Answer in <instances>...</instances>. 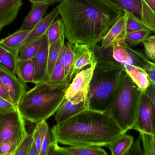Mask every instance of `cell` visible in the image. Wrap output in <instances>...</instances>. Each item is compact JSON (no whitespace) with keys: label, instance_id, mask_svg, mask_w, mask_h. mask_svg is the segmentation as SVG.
<instances>
[{"label":"cell","instance_id":"6da1fadb","mask_svg":"<svg viewBox=\"0 0 155 155\" xmlns=\"http://www.w3.org/2000/svg\"><path fill=\"white\" fill-rule=\"evenodd\" d=\"M56 8L68 42L94 49L124 13L105 0H62Z\"/></svg>","mask_w":155,"mask_h":155},{"label":"cell","instance_id":"7a4b0ae2","mask_svg":"<svg viewBox=\"0 0 155 155\" xmlns=\"http://www.w3.org/2000/svg\"><path fill=\"white\" fill-rule=\"evenodd\" d=\"M51 131L57 143L97 147H108L115 138L124 133L109 114L89 108L56 124Z\"/></svg>","mask_w":155,"mask_h":155},{"label":"cell","instance_id":"3957f363","mask_svg":"<svg viewBox=\"0 0 155 155\" xmlns=\"http://www.w3.org/2000/svg\"><path fill=\"white\" fill-rule=\"evenodd\" d=\"M71 83L53 84L46 81L35 84L26 91L17 105L24 119L37 124L54 115L65 99V92Z\"/></svg>","mask_w":155,"mask_h":155},{"label":"cell","instance_id":"277c9868","mask_svg":"<svg viewBox=\"0 0 155 155\" xmlns=\"http://www.w3.org/2000/svg\"><path fill=\"white\" fill-rule=\"evenodd\" d=\"M96 59L88 86L87 108L108 113L126 71L123 66L111 59L99 56Z\"/></svg>","mask_w":155,"mask_h":155},{"label":"cell","instance_id":"5b68a950","mask_svg":"<svg viewBox=\"0 0 155 155\" xmlns=\"http://www.w3.org/2000/svg\"><path fill=\"white\" fill-rule=\"evenodd\" d=\"M141 93L126 72L107 113L124 133L134 128Z\"/></svg>","mask_w":155,"mask_h":155},{"label":"cell","instance_id":"8992f818","mask_svg":"<svg viewBox=\"0 0 155 155\" xmlns=\"http://www.w3.org/2000/svg\"><path fill=\"white\" fill-rule=\"evenodd\" d=\"M27 133L25 120L18 108L12 112H0V145L5 143L20 145Z\"/></svg>","mask_w":155,"mask_h":155},{"label":"cell","instance_id":"52a82bcc","mask_svg":"<svg viewBox=\"0 0 155 155\" xmlns=\"http://www.w3.org/2000/svg\"><path fill=\"white\" fill-rule=\"evenodd\" d=\"M134 130L155 135V106L145 92L140 95Z\"/></svg>","mask_w":155,"mask_h":155},{"label":"cell","instance_id":"ba28073f","mask_svg":"<svg viewBox=\"0 0 155 155\" xmlns=\"http://www.w3.org/2000/svg\"><path fill=\"white\" fill-rule=\"evenodd\" d=\"M110 48L109 55L105 58L111 59L122 66L132 65L143 68L147 59L143 53L133 50L126 44L115 45Z\"/></svg>","mask_w":155,"mask_h":155},{"label":"cell","instance_id":"9c48e42d","mask_svg":"<svg viewBox=\"0 0 155 155\" xmlns=\"http://www.w3.org/2000/svg\"><path fill=\"white\" fill-rule=\"evenodd\" d=\"M88 89L80 92L71 98L65 99L54 114L56 124H60L71 116L87 108Z\"/></svg>","mask_w":155,"mask_h":155},{"label":"cell","instance_id":"30bf717a","mask_svg":"<svg viewBox=\"0 0 155 155\" xmlns=\"http://www.w3.org/2000/svg\"><path fill=\"white\" fill-rule=\"evenodd\" d=\"M73 65L70 75L71 81L75 75L85 67L90 66L97 62L94 48L87 45L74 44Z\"/></svg>","mask_w":155,"mask_h":155},{"label":"cell","instance_id":"8fae6325","mask_svg":"<svg viewBox=\"0 0 155 155\" xmlns=\"http://www.w3.org/2000/svg\"><path fill=\"white\" fill-rule=\"evenodd\" d=\"M49 48V42L45 35L42 38L39 51L32 59L35 68L34 83L36 84L47 80Z\"/></svg>","mask_w":155,"mask_h":155},{"label":"cell","instance_id":"7c38bea8","mask_svg":"<svg viewBox=\"0 0 155 155\" xmlns=\"http://www.w3.org/2000/svg\"><path fill=\"white\" fill-rule=\"evenodd\" d=\"M0 78L12 99L13 103L17 106L20 100L26 92L27 85L17 77L0 67Z\"/></svg>","mask_w":155,"mask_h":155},{"label":"cell","instance_id":"4fadbf2b","mask_svg":"<svg viewBox=\"0 0 155 155\" xmlns=\"http://www.w3.org/2000/svg\"><path fill=\"white\" fill-rule=\"evenodd\" d=\"M127 15L125 13L117 20L102 41L101 48L107 49L117 44H125Z\"/></svg>","mask_w":155,"mask_h":155},{"label":"cell","instance_id":"5bb4252c","mask_svg":"<svg viewBox=\"0 0 155 155\" xmlns=\"http://www.w3.org/2000/svg\"><path fill=\"white\" fill-rule=\"evenodd\" d=\"M96 64L83 69L74 76L65 92V99H70L80 92L88 89Z\"/></svg>","mask_w":155,"mask_h":155},{"label":"cell","instance_id":"9a60e30c","mask_svg":"<svg viewBox=\"0 0 155 155\" xmlns=\"http://www.w3.org/2000/svg\"><path fill=\"white\" fill-rule=\"evenodd\" d=\"M53 151L51 154L65 155H107V153L101 147H97L70 146L61 147L58 143L53 141L49 153Z\"/></svg>","mask_w":155,"mask_h":155},{"label":"cell","instance_id":"2e32d148","mask_svg":"<svg viewBox=\"0 0 155 155\" xmlns=\"http://www.w3.org/2000/svg\"><path fill=\"white\" fill-rule=\"evenodd\" d=\"M59 15L58 9L54 8L52 11L43 18L29 33L22 44V46L27 45L40 39L45 35L50 25L55 21Z\"/></svg>","mask_w":155,"mask_h":155},{"label":"cell","instance_id":"e0dca14e","mask_svg":"<svg viewBox=\"0 0 155 155\" xmlns=\"http://www.w3.org/2000/svg\"><path fill=\"white\" fill-rule=\"evenodd\" d=\"M114 6L124 12L132 15L142 22L143 1L142 0H105Z\"/></svg>","mask_w":155,"mask_h":155},{"label":"cell","instance_id":"ac0fdd59","mask_svg":"<svg viewBox=\"0 0 155 155\" xmlns=\"http://www.w3.org/2000/svg\"><path fill=\"white\" fill-rule=\"evenodd\" d=\"M50 5L45 4L32 5L31 9L25 17L21 30H31L43 19Z\"/></svg>","mask_w":155,"mask_h":155},{"label":"cell","instance_id":"d6986e66","mask_svg":"<svg viewBox=\"0 0 155 155\" xmlns=\"http://www.w3.org/2000/svg\"><path fill=\"white\" fill-rule=\"evenodd\" d=\"M123 66L138 89L141 92H145L151 83L143 68L132 65H124Z\"/></svg>","mask_w":155,"mask_h":155},{"label":"cell","instance_id":"ffe728a7","mask_svg":"<svg viewBox=\"0 0 155 155\" xmlns=\"http://www.w3.org/2000/svg\"><path fill=\"white\" fill-rule=\"evenodd\" d=\"M22 5H15L9 0H0V29L13 22Z\"/></svg>","mask_w":155,"mask_h":155},{"label":"cell","instance_id":"44dd1931","mask_svg":"<svg viewBox=\"0 0 155 155\" xmlns=\"http://www.w3.org/2000/svg\"><path fill=\"white\" fill-rule=\"evenodd\" d=\"M134 142V136L126 133L115 138L107 147L112 155H128Z\"/></svg>","mask_w":155,"mask_h":155},{"label":"cell","instance_id":"7402d4cb","mask_svg":"<svg viewBox=\"0 0 155 155\" xmlns=\"http://www.w3.org/2000/svg\"><path fill=\"white\" fill-rule=\"evenodd\" d=\"M31 30L19 29L12 34L0 41V45L5 49L17 54L21 47L22 44Z\"/></svg>","mask_w":155,"mask_h":155},{"label":"cell","instance_id":"603a6c76","mask_svg":"<svg viewBox=\"0 0 155 155\" xmlns=\"http://www.w3.org/2000/svg\"><path fill=\"white\" fill-rule=\"evenodd\" d=\"M16 74L21 81L26 84L33 83L35 75V68L32 59L17 61Z\"/></svg>","mask_w":155,"mask_h":155},{"label":"cell","instance_id":"cb8c5ba5","mask_svg":"<svg viewBox=\"0 0 155 155\" xmlns=\"http://www.w3.org/2000/svg\"><path fill=\"white\" fill-rule=\"evenodd\" d=\"M65 37V31H64L56 42L49 45L47 79L51 76L53 70L56 63L58 62L61 51L62 49L63 46L65 44H64Z\"/></svg>","mask_w":155,"mask_h":155},{"label":"cell","instance_id":"d4e9b609","mask_svg":"<svg viewBox=\"0 0 155 155\" xmlns=\"http://www.w3.org/2000/svg\"><path fill=\"white\" fill-rule=\"evenodd\" d=\"M17 55L0 45V67L13 75L16 76Z\"/></svg>","mask_w":155,"mask_h":155},{"label":"cell","instance_id":"484cf974","mask_svg":"<svg viewBox=\"0 0 155 155\" xmlns=\"http://www.w3.org/2000/svg\"><path fill=\"white\" fill-rule=\"evenodd\" d=\"M74 49L73 44L68 42L63 46L61 51L59 60L64 67L65 74V80L70 82V75L73 65Z\"/></svg>","mask_w":155,"mask_h":155},{"label":"cell","instance_id":"4316f807","mask_svg":"<svg viewBox=\"0 0 155 155\" xmlns=\"http://www.w3.org/2000/svg\"><path fill=\"white\" fill-rule=\"evenodd\" d=\"M143 1V22L155 33V0Z\"/></svg>","mask_w":155,"mask_h":155},{"label":"cell","instance_id":"83f0119b","mask_svg":"<svg viewBox=\"0 0 155 155\" xmlns=\"http://www.w3.org/2000/svg\"><path fill=\"white\" fill-rule=\"evenodd\" d=\"M41 140V149L40 155H48L52 141L51 140L49 126L46 121L36 124Z\"/></svg>","mask_w":155,"mask_h":155},{"label":"cell","instance_id":"f1b7e54d","mask_svg":"<svg viewBox=\"0 0 155 155\" xmlns=\"http://www.w3.org/2000/svg\"><path fill=\"white\" fill-rule=\"evenodd\" d=\"M42 38H40L33 42L21 46L17 52V59L27 60L32 59L39 51L41 42Z\"/></svg>","mask_w":155,"mask_h":155},{"label":"cell","instance_id":"f546056e","mask_svg":"<svg viewBox=\"0 0 155 155\" xmlns=\"http://www.w3.org/2000/svg\"><path fill=\"white\" fill-rule=\"evenodd\" d=\"M65 31L64 26L61 19H57L50 25L45 33L49 45L56 42Z\"/></svg>","mask_w":155,"mask_h":155},{"label":"cell","instance_id":"4dcf8cb0","mask_svg":"<svg viewBox=\"0 0 155 155\" xmlns=\"http://www.w3.org/2000/svg\"><path fill=\"white\" fill-rule=\"evenodd\" d=\"M151 32L150 30H143L127 34L125 39L126 43L130 47L137 46L147 39Z\"/></svg>","mask_w":155,"mask_h":155},{"label":"cell","instance_id":"1f68e13d","mask_svg":"<svg viewBox=\"0 0 155 155\" xmlns=\"http://www.w3.org/2000/svg\"><path fill=\"white\" fill-rule=\"evenodd\" d=\"M125 13L127 15L126 31V33H131L134 32L143 30H150L143 22L130 14Z\"/></svg>","mask_w":155,"mask_h":155},{"label":"cell","instance_id":"d6a6232c","mask_svg":"<svg viewBox=\"0 0 155 155\" xmlns=\"http://www.w3.org/2000/svg\"><path fill=\"white\" fill-rule=\"evenodd\" d=\"M144 155H155V135L140 133Z\"/></svg>","mask_w":155,"mask_h":155},{"label":"cell","instance_id":"836d02e7","mask_svg":"<svg viewBox=\"0 0 155 155\" xmlns=\"http://www.w3.org/2000/svg\"><path fill=\"white\" fill-rule=\"evenodd\" d=\"M46 81L53 84L60 83L66 82L64 67L59 59L53 70L51 75Z\"/></svg>","mask_w":155,"mask_h":155},{"label":"cell","instance_id":"e575fe53","mask_svg":"<svg viewBox=\"0 0 155 155\" xmlns=\"http://www.w3.org/2000/svg\"><path fill=\"white\" fill-rule=\"evenodd\" d=\"M142 43L147 58L155 63V35H150Z\"/></svg>","mask_w":155,"mask_h":155},{"label":"cell","instance_id":"d590c367","mask_svg":"<svg viewBox=\"0 0 155 155\" xmlns=\"http://www.w3.org/2000/svg\"><path fill=\"white\" fill-rule=\"evenodd\" d=\"M33 142V134L27 133L17 148L15 155H28Z\"/></svg>","mask_w":155,"mask_h":155},{"label":"cell","instance_id":"8d00e7d4","mask_svg":"<svg viewBox=\"0 0 155 155\" xmlns=\"http://www.w3.org/2000/svg\"><path fill=\"white\" fill-rule=\"evenodd\" d=\"M19 145L9 142L0 145V155H15Z\"/></svg>","mask_w":155,"mask_h":155},{"label":"cell","instance_id":"74e56055","mask_svg":"<svg viewBox=\"0 0 155 155\" xmlns=\"http://www.w3.org/2000/svg\"><path fill=\"white\" fill-rule=\"evenodd\" d=\"M143 68L148 76L151 83L155 85V63L147 59Z\"/></svg>","mask_w":155,"mask_h":155},{"label":"cell","instance_id":"f35d334b","mask_svg":"<svg viewBox=\"0 0 155 155\" xmlns=\"http://www.w3.org/2000/svg\"><path fill=\"white\" fill-rule=\"evenodd\" d=\"M144 155L143 150L141 141V136L134 142L128 155Z\"/></svg>","mask_w":155,"mask_h":155},{"label":"cell","instance_id":"ab89813d","mask_svg":"<svg viewBox=\"0 0 155 155\" xmlns=\"http://www.w3.org/2000/svg\"><path fill=\"white\" fill-rule=\"evenodd\" d=\"M17 109V106L12 102L0 96V112L5 113L13 112Z\"/></svg>","mask_w":155,"mask_h":155},{"label":"cell","instance_id":"60d3db41","mask_svg":"<svg viewBox=\"0 0 155 155\" xmlns=\"http://www.w3.org/2000/svg\"><path fill=\"white\" fill-rule=\"evenodd\" d=\"M33 134V141L37 148L38 153L40 155L41 153V149L42 143L41 140V136L40 133L38 130V127L37 125L35 126L34 129L32 132Z\"/></svg>","mask_w":155,"mask_h":155},{"label":"cell","instance_id":"b9f144b4","mask_svg":"<svg viewBox=\"0 0 155 155\" xmlns=\"http://www.w3.org/2000/svg\"><path fill=\"white\" fill-rule=\"evenodd\" d=\"M145 93L150 97L155 106V85L150 83Z\"/></svg>","mask_w":155,"mask_h":155},{"label":"cell","instance_id":"7bdbcfd3","mask_svg":"<svg viewBox=\"0 0 155 155\" xmlns=\"http://www.w3.org/2000/svg\"><path fill=\"white\" fill-rule=\"evenodd\" d=\"M0 96L4 98L5 100L9 101V102L12 103V99H11L10 96H9V94H8L1 78H0Z\"/></svg>","mask_w":155,"mask_h":155},{"label":"cell","instance_id":"ee69618b","mask_svg":"<svg viewBox=\"0 0 155 155\" xmlns=\"http://www.w3.org/2000/svg\"><path fill=\"white\" fill-rule=\"evenodd\" d=\"M62 1V0H30V2L32 5L45 4H48L51 5L60 2Z\"/></svg>","mask_w":155,"mask_h":155},{"label":"cell","instance_id":"f6af8a7d","mask_svg":"<svg viewBox=\"0 0 155 155\" xmlns=\"http://www.w3.org/2000/svg\"><path fill=\"white\" fill-rule=\"evenodd\" d=\"M28 155H39L37 148H36L33 141L30 149H29Z\"/></svg>","mask_w":155,"mask_h":155},{"label":"cell","instance_id":"bcb514c9","mask_svg":"<svg viewBox=\"0 0 155 155\" xmlns=\"http://www.w3.org/2000/svg\"><path fill=\"white\" fill-rule=\"evenodd\" d=\"M13 4L15 5H22V0H9Z\"/></svg>","mask_w":155,"mask_h":155},{"label":"cell","instance_id":"7dc6e473","mask_svg":"<svg viewBox=\"0 0 155 155\" xmlns=\"http://www.w3.org/2000/svg\"><path fill=\"white\" fill-rule=\"evenodd\" d=\"M1 31H2V30H1V29H0V33H1Z\"/></svg>","mask_w":155,"mask_h":155}]
</instances>
